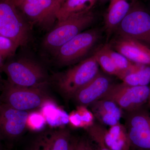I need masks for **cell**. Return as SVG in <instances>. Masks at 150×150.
<instances>
[{
  "mask_svg": "<svg viewBox=\"0 0 150 150\" xmlns=\"http://www.w3.org/2000/svg\"><path fill=\"white\" fill-rule=\"evenodd\" d=\"M2 71L7 81L13 85L29 88H46L48 77L46 70L33 59L22 57L5 63Z\"/></svg>",
  "mask_w": 150,
  "mask_h": 150,
  "instance_id": "1",
  "label": "cell"
},
{
  "mask_svg": "<svg viewBox=\"0 0 150 150\" xmlns=\"http://www.w3.org/2000/svg\"><path fill=\"white\" fill-rule=\"evenodd\" d=\"M99 66L93 54L64 72L56 74L54 83L64 96L73 97L99 74Z\"/></svg>",
  "mask_w": 150,
  "mask_h": 150,
  "instance_id": "2",
  "label": "cell"
},
{
  "mask_svg": "<svg viewBox=\"0 0 150 150\" xmlns=\"http://www.w3.org/2000/svg\"><path fill=\"white\" fill-rule=\"evenodd\" d=\"M31 25L11 0H0V35L19 46L30 40Z\"/></svg>",
  "mask_w": 150,
  "mask_h": 150,
  "instance_id": "3",
  "label": "cell"
},
{
  "mask_svg": "<svg viewBox=\"0 0 150 150\" xmlns=\"http://www.w3.org/2000/svg\"><path fill=\"white\" fill-rule=\"evenodd\" d=\"M95 20L92 11L72 16L57 22L42 42L43 48L54 53L63 45L88 28Z\"/></svg>",
  "mask_w": 150,
  "mask_h": 150,
  "instance_id": "4",
  "label": "cell"
},
{
  "mask_svg": "<svg viewBox=\"0 0 150 150\" xmlns=\"http://www.w3.org/2000/svg\"><path fill=\"white\" fill-rule=\"evenodd\" d=\"M46 88H29L4 83L1 96L2 102L17 110L30 112L41 108L46 103L53 101Z\"/></svg>",
  "mask_w": 150,
  "mask_h": 150,
  "instance_id": "5",
  "label": "cell"
},
{
  "mask_svg": "<svg viewBox=\"0 0 150 150\" xmlns=\"http://www.w3.org/2000/svg\"><path fill=\"white\" fill-rule=\"evenodd\" d=\"M14 4L31 25L47 30L53 28L61 7L56 0H19Z\"/></svg>",
  "mask_w": 150,
  "mask_h": 150,
  "instance_id": "6",
  "label": "cell"
},
{
  "mask_svg": "<svg viewBox=\"0 0 150 150\" xmlns=\"http://www.w3.org/2000/svg\"><path fill=\"white\" fill-rule=\"evenodd\" d=\"M99 37L97 30L81 32L54 52L56 63L66 66L79 62L92 49Z\"/></svg>",
  "mask_w": 150,
  "mask_h": 150,
  "instance_id": "7",
  "label": "cell"
},
{
  "mask_svg": "<svg viewBox=\"0 0 150 150\" xmlns=\"http://www.w3.org/2000/svg\"><path fill=\"white\" fill-rule=\"evenodd\" d=\"M148 86H132L122 83L113 84L101 99L115 103L121 109L130 112L136 111L148 100Z\"/></svg>",
  "mask_w": 150,
  "mask_h": 150,
  "instance_id": "8",
  "label": "cell"
},
{
  "mask_svg": "<svg viewBox=\"0 0 150 150\" xmlns=\"http://www.w3.org/2000/svg\"><path fill=\"white\" fill-rule=\"evenodd\" d=\"M115 30L118 34L138 40L150 48V14L144 10L131 7Z\"/></svg>",
  "mask_w": 150,
  "mask_h": 150,
  "instance_id": "9",
  "label": "cell"
},
{
  "mask_svg": "<svg viewBox=\"0 0 150 150\" xmlns=\"http://www.w3.org/2000/svg\"><path fill=\"white\" fill-rule=\"evenodd\" d=\"M17 110L7 105L0 107V139L13 141L19 138L27 128L30 112Z\"/></svg>",
  "mask_w": 150,
  "mask_h": 150,
  "instance_id": "10",
  "label": "cell"
},
{
  "mask_svg": "<svg viewBox=\"0 0 150 150\" xmlns=\"http://www.w3.org/2000/svg\"><path fill=\"white\" fill-rule=\"evenodd\" d=\"M126 123L131 147L150 150V115L137 110L131 112Z\"/></svg>",
  "mask_w": 150,
  "mask_h": 150,
  "instance_id": "11",
  "label": "cell"
},
{
  "mask_svg": "<svg viewBox=\"0 0 150 150\" xmlns=\"http://www.w3.org/2000/svg\"><path fill=\"white\" fill-rule=\"evenodd\" d=\"M118 34L108 44L110 48L134 63L150 65L149 48L131 38Z\"/></svg>",
  "mask_w": 150,
  "mask_h": 150,
  "instance_id": "12",
  "label": "cell"
},
{
  "mask_svg": "<svg viewBox=\"0 0 150 150\" xmlns=\"http://www.w3.org/2000/svg\"><path fill=\"white\" fill-rule=\"evenodd\" d=\"M112 84L110 78L99 72L93 79L77 92L73 98L79 105H91L102 99Z\"/></svg>",
  "mask_w": 150,
  "mask_h": 150,
  "instance_id": "13",
  "label": "cell"
},
{
  "mask_svg": "<svg viewBox=\"0 0 150 150\" xmlns=\"http://www.w3.org/2000/svg\"><path fill=\"white\" fill-rule=\"evenodd\" d=\"M72 144L69 132L62 128L39 134L33 142L30 150H70Z\"/></svg>",
  "mask_w": 150,
  "mask_h": 150,
  "instance_id": "14",
  "label": "cell"
},
{
  "mask_svg": "<svg viewBox=\"0 0 150 150\" xmlns=\"http://www.w3.org/2000/svg\"><path fill=\"white\" fill-rule=\"evenodd\" d=\"M101 135L105 145L111 150H131L126 128L119 123L106 129L101 126Z\"/></svg>",
  "mask_w": 150,
  "mask_h": 150,
  "instance_id": "15",
  "label": "cell"
},
{
  "mask_svg": "<svg viewBox=\"0 0 150 150\" xmlns=\"http://www.w3.org/2000/svg\"><path fill=\"white\" fill-rule=\"evenodd\" d=\"M92 112L100 122L110 126L120 123L122 109L115 103L108 100L100 99L91 105Z\"/></svg>",
  "mask_w": 150,
  "mask_h": 150,
  "instance_id": "16",
  "label": "cell"
},
{
  "mask_svg": "<svg viewBox=\"0 0 150 150\" xmlns=\"http://www.w3.org/2000/svg\"><path fill=\"white\" fill-rule=\"evenodd\" d=\"M131 7L127 0H110L105 18V28L108 34L116 30Z\"/></svg>",
  "mask_w": 150,
  "mask_h": 150,
  "instance_id": "17",
  "label": "cell"
},
{
  "mask_svg": "<svg viewBox=\"0 0 150 150\" xmlns=\"http://www.w3.org/2000/svg\"><path fill=\"white\" fill-rule=\"evenodd\" d=\"M97 0H66L61 6L57 15V22L72 16L91 11Z\"/></svg>",
  "mask_w": 150,
  "mask_h": 150,
  "instance_id": "18",
  "label": "cell"
},
{
  "mask_svg": "<svg viewBox=\"0 0 150 150\" xmlns=\"http://www.w3.org/2000/svg\"><path fill=\"white\" fill-rule=\"evenodd\" d=\"M95 116L86 106L79 105L69 115V123L74 128L88 129L94 124Z\"/></svg>",
  "mask_w": 150,
  "mask_h": 150,
  "instance_id": "19",
  "label": "cell"
},
{
  "mask_svg": "<svg viewBox=\"0 0 150 150\" xmlns=\"http://www.w3.org/2000/svg\"><path fill=\"white\" fill-rule=\"evenodd\" d=\"M123 82L132 86H147L150 83V67L140 64L136 70L126 75Z\"/></svg>",
  "mask_w": 150,
  "mask_h": 150,
  "instance_id": "20",
  "label": "cell"
},
{
  "mask_svg": "<svg viewBox=\"0 0 150 150\" xmlns=\"http://www.w3.org/2000/svg\"><path fill=\"white\" fill-rule=\"evenodd\" d=\"M94 55L98 65L105 73L115 76L122 81L125 77V76L118 69L108 54L105 46L98 50Z\"/></svg>",
  "mask_w": 150,
  "mask_h": 150,
  "instance_id": "21",
  "label": "cell"
},
{
  "mask_svg": "<svg viewBox=\"0 0 150 150\" xmlns=\"http://www.w3.org/2000/svg\"><path fill=\"white\" fill-rule=\"evenodd\" d=\"M108 54L112 59L115 66L123 73L125 77L137 69L139 64L131 62L122 54L112 49L108 44L105 45Z\"/></svg>",
  "mask_w": 150,
  "mask_h": 150,
  "instance_id": "22",
  "label": "cell"
},
{
  "mask_svg": "<svg viewBox=\"0 0 150 150\" xmlns=\"http://www.w3.org/2000/svg\"><path fill=\"white\" fill-rule=\"evenodd\" d=\"M92 143L88 142L89 146L91 150H111L105 145L103 141L101 133V126L94 124L87 129Z\"/></svg>",
  "mask_w": 150,
  "mask_h": 150,
  "instance_id": "23",
  "label": "cell"
},
{
  "mask_svg": "<svg viewBox=\"0 0 150 150\" xmlns=\"http://www.w3.org/2000/svg\"><path fill=\"white\" fill-rule=\"evenodd\" d=\"M18 47L11 39L0 35V56L4 59L13 56Z\"/></svg>",
  "mask_w": 150,
  "mask_h": 150,
  "instance_id": "24",
  "label": "cell"
},
{
  "mask_svg": "<svg viewBox=\"0 0 150 150\" xmlns=\"http://www.w3.org/2000/svg\"><path fill=\"white\" fill-rule=\"evenodd\" d=\"M46 122V119L41 112H30L28 118L27 127L33 130H40Z\"/></svg>",
  "mask_w": 150,
  "mask_h": 150,
  "instance_id": "25",
  "label": "cell"
},
{
  "mask_svg": "<svg viewBox=\"0 0 150 150\" xmlns=\"http://www.w3.org/2000/svg\"><path fill=\"white\" fill-rule=\"evenodd\" d=\"M74 150H91L89 146L88 142L84 140H81L74 142Z\"/></svg>",
  "mask_w": 150,
  "mask_h": 150,
  "instance_id": "26",
  "label": "cell"
},
{
  "mask_svg": "<svg viewBox=\"0 0 150 150\" xmlns=\"http://www.w3.org/2000/svg\"><path fill=\"white\" fill-rule=\"evenodd\" d=\"M5 59L2 56H0V71H2L3 67L4 65V63Z\"/></svg>",
  "mask_w": 150,
  "mask_h": 150,
  "instance_id": "27",
  "label": "cell"
},
{
  "mask_svg": "<svg viewBox=\"0 0 150 150\" xmlns=\"http://www.w3.org/2000/svg\"><path fill=\"white\" fill-rule=\"evenodd\" d=\"M1 73V71H0ZM4 83L3 82L2 79L0 75V90L2 89L3 86H4Z\"/></svg>",
  "mask_w": 150,
  "mask_h": 150,
  "instance_id": "28",
  "label": "cell"
},
{
  "mask_svg": "<svg viewBox=\"0 0 150 150\" xmlns=\"http://www.w3.org/2000/svg\"><path fill=\"white\" fill-rule=\"evenodd\" d=\"M56 1H57L59 3V4H60V5H62V4H63L65 1H66V0H56Z\"/></svg>",
  "mask_w": 150,
  "mask_h": 150,
  "instance_id": "29",
  "label": "cell"
},
{
  "mask_svg": "<svg viewBox=\"0 0 150 150\" xmlns=\"http://www.w3.org/2000/svg\"><path fill=\"white\" fill-rule=\"evenodd\" d=\"M74 150V142H72L71 147V150Z\"/></svg>",
  "mask_w": 150,
  "mask_h": 150,
  "instance_id": "30",
  "label": "cell"
},
{
  "mask_svg": "<svg viewBox=\"0 0 150 150\" xmlns=\"http://www.w3.org/2000/svg\"><path fill=\"white\" fill-rule=\"evenodd\" d=\"M148 102H149V105L150 106V92L149 94V98H148Z\"/></svg>",
  "mask_w": 150,
  "mask_h": 150,
  "instance_id": "31",
  "label": "cell"
},
{
  "mask_svg": "<svg viewBox=\"0 0 150 150\" xmlns=\"http://www.w3.org/2000/svg\"><path fill=\"white\" fill-rule=\"evenodd\" d=\"M3 104L2 102L1 99V96H0V107L1 106L2 104Z\"/></svg>",
  "mask_w": 150,
  "mask_h": 150,
  "instance_id": "32",
  "label": "cell"
},
{
  "mask_svg": "<svg viewBox=\"0 0 150 150\" xmlns=\"http://www.w3.org/2000/svg\"><path fill=\"white\" fill-rule=\"evenodd\" d=\"M1 139H0V150H1Z\"/></svg>",
  "mask_w": 150,
  "mask_h": 150,
  "instance_id": "33",
  "label": "cell"
},
{
  "mask_svg": "<svg viewBox=\"0 0 150 150\" xmlns=\"http://www.w3.org/2000/svg\"><path fill=\"white\" fill-rule=\"evenodd\" d=\"M18 1H19V0H15V1L14 2V4H15V3L16 2Z\"/></svg>",
  "mask_w": 150,
  "mask_h": 150,
  "instance_id": "34",
  "label": "cell"
},
{
  "mask_svg": "<svg viewBox=\"0 0 150 150\" xmlns=\"http://www.w3.org/2000/svg\"><path fill=\"white\" fill-rule=\"evenodd\" d=\"M11 1H12L14 3V2L15 1V0H11Z\"/></svg>",
  "mask_w": 150,
  "mask_h": 150,
  "instance_id": "35",
  "label": "cell"
},
{
  "mask_svg": "<svg viewBox=\"0 0 150 150\" xmlns=\"http://www.w3.org/2000/svg\"></svg>",
  "mask_w": 150,
  "mask_h": 150,
  "instance_id": "36",
  "label": "cell"
},
{
  "mask_svg": "<svg viewBox=\"0 0 150 150\" xmlns=\"http://www.w3.org/2000/svg\"></svg>",
  "mask_w": 150,
  "mask_h": 150,
  "instance_id": "37",
  "label": "cell"
}]
</instances>
